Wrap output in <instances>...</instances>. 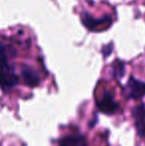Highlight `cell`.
Instances as JSON below:
<instances>
[{"instance_id":"obj_1","label":"cell","mask_w":145,"mask_h":146,"mask_svg":"<svg viewBox=\"0 0 145 146\" xmlns=\"http://www.w3.org/2000/svg\"><path fill=\"white\" fill-rule=\"evenodd\" d=\"M81 20L83 25L91 32H101L107 30L112 24V18L110 15L103 16L101 18H93L87 11H83L81 14Z\"/></svg>"},{"instance_id":"obj_2","label":"cell","mask_w":145,"mask_h":146,"mask_svg":"<svg viewBox=\"0 0 145 146\" xmlns=\"http://www.w3.org/2000/svg\"><path fill=\"white\" fill-rule=\"evenodd\" d=\"M19 84V77L16 73L15 67L9 63H0V88L9 90Z\"/></svg>"},{"instance_id":"obj_3","label":"cell","mask_w":145,"mask_h":146,"mask_svg":"<svg viewBox=\"0 0 145 146\" xmlns=\"http://www.w3.org/2000/svg\"><path fill=\"white\" fill-rule=\"evenodd\" d=\"M122 94L127 100H140L145 96V83L133 77H130L123 87Z\"/></svg>"},{"instance_id":"obj_4","label":"cell","mask_w":145,"mask_h":146,"mask_svg":"<svg viewBox=\"0 0 145 146\" xmlns=\"http://www.w3.org/2000/svg\"><path fill=\"white\" fill-rule=\"evenodd\" d=\"M97 108L99 111L105 114H113L118 110V104L114 98V94L110 92L109 90H105L103 92V96L95 102Z\"/></svg>"},{"instance_id":"obj_5","label":"cell","mask_w":145,"mask_h":146,"mask_svg":"<svg viewBox=\"0 0 145 146\" xmlns=\"http://www.w3.org/2000/svg\"><path fill=\"white\" fill-rule=\"evenodd\" d=\"M132 116L138 135L141 137L145 136V104L136 106L132 110Z\"/></svg>"},{"instance_id":"obj_6","label":"cell","mask_w":145,"mask_h":146,"mask_svg":"<svg viewBox=\"0 0 145 146\" xmlns=\"http://www.w3.org/2000/svg\"><path fill=\"white\" fill-rule=\"evenodd\" d=\"M21 77L24 84L28 87H37L40 84V77L38 73L29 66H24L21 70Z\"/></svg>"},{"instance_id":"obj_7","label":"cell","mask_w":145,"mask_h":146,"mask_svg":"<svg viewBox=\"0 0 145 146\" xmlns=\"http://www.w3.org/2000/svg\"><path fill=\"white\" fill-rule=\"evenodd\" d=\"M59 146H87V142L83 135L72 134L61 138Z\"/></svg>"},{"instance_id":"obj_8","label":"cell","mask_w":145,"mask_h":146,"mask_svg":"<svg viewBox=\"0 0 145 146\" xmlns=\"http://www.w3.org/2000/svg\"><path fill=\"white\" fill-rule=\"evenodd\" d=\"M17 55V51L13 46L0 42V63L9 62L10 59Z\"/></svg>"},{"instance_id":"obj_9","label":"cell","mask_w":145,"mask_h":146,"mask_svg":"<svg viewBox=\"0 0 145 146\" xmlns=\"http://www.w3.org/2000/svg\"><path fill=\"white\" fill-rule=\"evenodd\" d=\"M125 75V63L121 60L116 59L112 63V76L116 80H120Z\"/></svg>"},{"instance_id":"obj_10","label":"cell","mask_w":145,"mask_h":146,"mask_svg":"<svg viewBox=\"0 0 145 146\" xmlns=\"http://www.w3.org/2000/svg\"><path fill=\"white\" fill-rule=\"evenodd\" d=\"M112 51H113V43L112 42H109V44L103 46V49H101V53L105 58H107L112 53Z\"/></svg>"},{"instance_id":"obj_11","label":"cell","mask_w":145,"mask_h":146,"mask_svg":"<svg viewBox=\"0 0 145 146\" xmlns=\"http://www.w3.org/2000/svg\"><path fill=\"white\" fill-rule=\"evenodd\" d=\"M97 122V115H93V119L89 121V127H93Z\"/></svg>"}]
</instances>
